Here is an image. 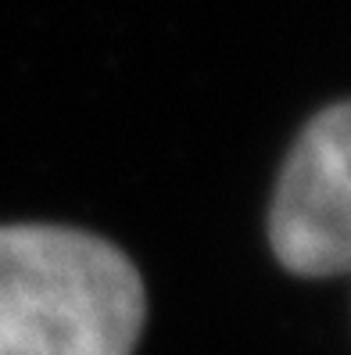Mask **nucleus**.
Masks as SVG:
<instances>
[{
	"label": "nucleus",
	"mask_w": 351,
	"mask_h": 355,
	"mask_svg": "<svg viewBox=\"0 0 351 355\" xmlns=\"http://www.w3.org/2000/svg\"><path fill=\"white\" fill-rule=\"evenodd\" d=\"M147 291L133 259L75 226H0V355H133Z\"/></svg>",
	"instance_id": "nucleus-1"
},
{
	"label": "nucleus",
	"mask_w": 351,
	"mask_h": 355,
	"mask_svg": "<svg viewBox=\"0 0 351 355\" xmlns=\"http://www.w3.org/2000/svg\"><path fill=\"white\" fill-rule=\"evenodd\" d=\"M265 234L287 273L351 277V97L319 108L294 137Z\"/></svg>",
	"instance_id": "nucleus-2"
}]
</instances>
